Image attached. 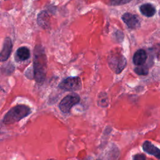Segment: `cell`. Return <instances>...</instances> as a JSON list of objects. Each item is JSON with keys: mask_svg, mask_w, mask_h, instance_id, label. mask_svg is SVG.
Segmentation results:
<instances>
[{"mask_svg": "<svg viewBox=\"0 0 160 160\" xmlns=\"http://www.w3.org/2000/svg\"><path fill=\"white\" fill-rule=\"evenodd\" d=\"M132 160H146V157L142 154H136L133 156Z\"/></svg>", "mask_w": 160, "mask_h": 160, "instance_id": "16", "label": "cell"}, {"mask_svg": "<svg viewBox=\"0 0 160 160\" xmlns=\"http://www.w3.org/2000/svg\"><path fill=\"white\" fill-rule=\"evenodd\" d=\"M12 44L11 38L9 37L6 38L4 41L2 48L1 49L0 54V60L1 62L6 61L9 58L12 51Z\"/></svg>", "mask_w": 160, "mask_h": 160, "instance_id": "7", "label": "cell"}, {"mask_svg": "<svg viewBox=\"0 0 160 160\" xmlns=\"http://www.w3.org/2000/svg\"><path fill=\"white\" fill-rule=\"evenodd\" d=\"M98 104L101 107H105L108 105V99L106 94H101L98 99Z\"/></svg>", "mask_w": 160, "mask_h": 160, "instance_id": "14", "label": "cell"}, {"mask_svg": "<svg viewBox=\"0 0 160 160\" xmlns=\"http://www.w3.org/2000/svg\"><path fill=\"white\" fill-rule=\"evenodd\" d=\"M49 160H53V159H49Z\"/></svg>", "mask_w": 160, "mask_h": 160, "instance_id": "18", "label": "cell"}, {"mask_svg": "<svg viewBox=\"0 0 160 160\" xmlns=\"http://www.w3.org/2000/svg\"><path fill=\"white\" fill-rule=\"evenodd\" d=\"M159 16H160V10H159Z\"/></svg>", "mask_w": 160, "mask_h": 160, "instance_id": "17", "label": "cell"}, {"mask_svg": "<svg viewBox=\"0 0 160 160\" xmlns=\"http://www.w3.org/2000/svg\"><path fill=\"white\" fill-rule=\"evenodd\" d=\"M81 80L79 77H69L64 79L59 85V88L67 91H75L81 88Z\"/></svg>", "mask_w": 160, "mask_h": 160, "instance_id": "5", "label": "cell"}, {"mask_svg": "<svg viewBox=\"0 0 160 160\" xmlns=\"http://www.w3.org/2000/svg\"><path fill=\"white\" fill-rule=\"evenodd\" d=\"M80 101V97L76 93H72L65 96L60 102L59 107L60 110L64 113L70 111L72 107L78 104Z\"/></svg>", "mask_w": 160, "mask_h": 160, "instance_id": "4", "label": "cell"}, {"mask_svg": "<svg viewBox=\"0 0 160 160\" xmlns=\"http://www.w3.org/2000/svg\"><path fill=\"white\" fill-rule=\"evenodd\" d=\"M47 59L44 50L41 47H36L34 53V74L38 82L44 81L46 73Z\"/></svg>", "mask_w": 160, "mask_h": 160, "instance_id": "1", "label": "cell"}, {"mask_svg": "<svg viewBox=\"0 0 160 160\" xmlns=\"http://www.w3.org/2000/svg\"><path fill=\"white\" fill-rule=\"evenodd\" d=\"M134 71L138 75L145 76L148 74V68H147V66L144 65L138 66L136 68H134Z\"/></svg>", "mask_w": 160, "mask_h": 160, "instance_id": "13", "label": "cell"}, {"mask_svg": "<svg viewBox=\"0 0 160 160\" xmlns=\"http://www.w3.org/2000/svg\"><path fill=\"white\" fill-rule=\"evenodd\" d=\"M108 64L114 73L119 74L126 68L127 61L121 52L114 51L111 52L108 56Z\"/></svg>", "mask_w": 160, "mask_h": 160, "instance_id": "3", "label": "cell"}, {"mask_svg": "<svg viewBox=\"0 0 160 160\" xmlns=\"http://www.w3.org/2000/svg\"><path fill=\"white\" fill-rule=\"evenodd\" d=\"M31 112V110L29 106L24 104H19L8 111L4 116L2 122L5 124H14L28 116Z\"/></svg>", "mask_w": 160, "mask_h": 160, "instance_id": "2", "label": "cell"}, {"mask_svg": "<svg viewBox=\"0 0 160 160\" xmlns=\"http://www.w3.org/2000/svg\"><path fill=\"white\" fill-rule=\"evenodd\" d=\"M147 59V54L144 49L138 50L133 56V62L137 66L143 65Z\"/></svg>", "mask_w": 160, "mask_h": 160, "instance_id": "10", "label": "cell"}, {"mask_svg": "<svg viewBox=\"0 0 160 160\" xmlns=\"http://www.w3.org/2000/svg\"><path fill=\"white\" fill-rule=\"evenodd\" d=\"M131 0H110V4L112 6H119L127 4Z\"/></svg>", "mask_w": 160, "mask_h": 160, "instance_id": "15", "label": "cell"}, {"mask_svg": "<svg viewBox=\"0 0 160 160\" xmlns=\"http://www.w3.org/2000/svg\"><path fill=\"white\" fill-rule=\"evenodd\" d=\"M37 21L38 24L44 29L50 27V16L46 11H42L38 14Z\"/></svg>", "mask_w": 160, "mask_h": 160, "instance_id": "9", "label": "cell"}, {"mask_svg": "<svg viewBox=\"0 0 160 160\" xmlns=\"http://www.w3.org/2000/svg\"><path fill=\"white\" fill-rule=\"evenodd\" d=\"M16 57L20 61L27 60L30 57V51L27 47H21L18 49Z\"/></svg>", "mask_w": 160, "mask_h": 160, "instance_id": "12", "label": "cell"}, {"mask_svg": "<svg viewBox=\"0 0 160 160\" xmlns=\"http://www.w3.org/2000/svg\"><path fill=\"white\" fill-rule=\"evenodd\" d=\"M142 149L148 154L152 155L157 159H160V149L152 144L150 141H144L142 144Z\"/></svg>", "mask_w": 160, "mask_h": 160, "instance_id": "8", "label": "cell"}, {"mask_svg": "<svg viewBox=\"0 0 160 160\" xmlns=\"http://www.w3.org/2000/svg\"><path fill=\"white\" fill-rule=\"evenodd\" d=\"M124 22L131 29H136L140 26V20L137 15L126 12L122 16Z\"/></svg>", "mask_w": 160, "mask_h": 160, "instance_id": "6", "label": "cell"}, {"mask_svg": "<svg viewBox=\"0 0 160 160\" xmlns=\"http://www.w3.org/2000/svg\"><path fill=\"white\" fill-rule=\"evenodd\" d=\"M141 12L146 17H152L156 13V9L153 5L149 3L142 4L139 8Z\"/></svg>", "mask_w": 160, "mask_h": 160, "instance_id": "11", "label": "cell"}]
</instances>
